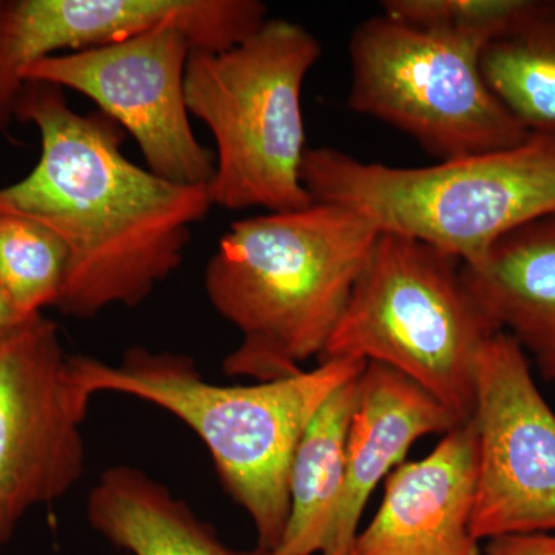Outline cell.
I'll return each instance as SVG.
<instances>
[{
    "label": "cell",
    "instance_id": "6da1fadb",
    "mask_svg": "<svg viewBox=\"0 0 555 555\" xmlns=\"http://www.w3.org/2000/svg\"><path fill=\"white\" fill-rule=\"evenodd\" d=\"M14 118L38 127L42 150L30 175L0 189V215L38 222L67 246L54 308L91 318L141 305L184 261L193 225L214 207L208 185L131 163L122 127L102 112H75L53 83L24 80Z\"/></svg>",
    "mask_w": 555,
    "mask_h": 555
},
{
    "label": "cell",
    "instance_id": "7a4b0ae2",
    "mask_svg": "<svg viewBox=\"0 0 555 555\" xmlns=\"http://www.w3.org/2000/svg\"><path fill=\"white\" fill-rule=\"evenodd\" d=\"M378 235L356 211L317 201L233 222L204 275L210 305L241 334L225 374L275 382L318 360Z\"/></svg>",
    "mask_w": 555,
    "mask_h": 555
},
{
    "label": "cell",
    "instance_id": "3957f363",
    "mask_svg": "<svg viewBox=\"0 0 555 555\" xmlns=\"http://www.w3.org/2000/svg\"><path fill=\"white\" fill-rule=\"evenodd\" d=\"M76 390L138 398L177 416L206 444L230 496L250 517L258 551L273 554L291 513L292 462L306 429L328 397L357 377L366 361H321L275 382L218 386L184 353L127 350L118 363L69 356Z\"/></svg>",
    "mask_w": 555,
    "mask_h": 555
},
{
    "label": "cell",
    "instance_id": "277c9868",
    "mask_svg": "<svg viewBox=\"0 0 555 555\" xmlns=\"http://www.w3.org/2000/svg\"><path fill=\"white\" fill-rule=\"evenodd\" d=\"M302 184L317 203L349 208L377 228L425 243L463 264L496 241L555 211V137L427 167L364 163L337 149H308Z\"/></svg>",
    "mask_w": 555,
    "mask_h": 555
},
{
    "label": "cell",
    "instance_id": "5b68a950",
    "mask_svg": "<svg viewBox=\"0 0 555 555\" xmlns=\"http://www.w3.org/2000/svg\"><path fill=\"white\" fill-rule=\"evenodd\" d=\"M320 57V40L281 17L232 49L192 51L185 104L217 145L208 184L214 206L288 211L313 204L301 179L308 152L301 91Z\"/></svg>",
    "mask_w": 555,
    "mask_h": 555
},
{
    "label": "cell",
    "instance_id": "8992f818",
    "mask_svg": "<svg viewBox=\"0 0 555 555\" xmlns=\"http://www.w3.org/2000/svg\"><path fill=\"white\" fill-rule=\"evenodd\" d=\"M502 328L467 287L462 261L379 233L321 361L396 369L459 418L476 411L478 360Z\"/></svg>",
    "mask_w": 555,
    "mask_h": 555
},
{
    "label": "cell",
    "instance_id": "52a82bcc",
    "mask_svg": "<svg viewBox=\"0 0 555 555\" xmlns=\"http://www.w3.org/2000/svg\"><path fill=\"white\" fill-rule=\"evenodd\" d=\"M480 49L382 13L350 36L349 108L414 139L438 160L516 147L529 137L481 69Z\"/></svg>",
    "mask_w": 555,
    "mask_h": 555
},
{
    "label": "cell",
    "instance_id": "ba28073f",
    "mask_svg": "<svg viewBox=\"0 0 555 555\" xmlns=\"http://www.w3.org/2000/svg\"><path fill=\"white\" fill-rule=\"evenodd\" d=\"M68 357L43 315L0 332V551L33 507L67 495L86 469L90 401Z\"/></svg>",
    "mask_w": 555,
    "mask_h": 555
},
{
    "label": "cell",
    "instance_id": "9c48e42d",
    "mask_svg": "<svg viewBox=\"0 0 555 555\" xmlns=\"http://www.w3.org/2000/svg\"><path fill=\"white\" fill-rule=\"evenodd\" d=\"M193 47L173 25L101 49L54 54L25 68L24 80L75 90L98 104L138 142L147 169L167 181L208 185L215 153L196 139L185 104Z\"/></svg>",
    "mask_w": 555,
    "mask_h": 555
},
{
    "label": "cell",
    "instance_id": "30bf717a",
    "mask_svg": "<svg viewBox=\"0 0 555 555\" xmlns=\"http://www.w3.org/2000/svg\"><path fill=\"white\" fill-rule=\"evenodd\" d=\"M478 477L470 532L480 540L555 532V412L505 332L478 360Z\"/></svg>",
    "mask_w": 555,
    "mask_h": 555
},
{
    "label": "cell",
    "instance_id": "8fae6325",
    "mask_svg": "<svg viewBox=\"0 0 555 555\" xmlns=\"http://www.w3.org/2000/svg\"><path fill=\"white\" fill-rule=\"evenodd\" d=\"M269 20L259 0H0V130L14 118L22 73L60 51L101 49L173 25L193 51L238 46Z\"/></svg>",
    "mask_w": 555,
    "mask_h": 555
},
{
    "label": "cell",
    "instance_id": "7c38bea8",
    "mask_svg": "<svg viewBox=\"0 0 555 555\" xmlns=\"http://www.w3.org/2000/svg\"><path fill=\"white\" fill-rule=\"evenodd\" d=\"M477 477L470 420L425 459L401 463L386 477L382 505L358 532L350 555H481L470 532Z\"/></svg>",
    "mask_w": 555,
    "mask_h": 555
},
{
    "label": "cell",
    "instance_id": "4fadbf2b",
    "mask_svg": "<svg viewBox=\"0 0 555 555\" xmlns=\"http://www.w3.org/2000/svg\"><path fill=\"white\" fill-rule=\"evenodd\" d=\"M460 425L465 423L406 375L367 363L347 434L345 499L326 555L352 553L369 496L404 463L415 441L447 436Z\"/></svg>",
    "mask_w": 555,
    "mask_h": 555
},
{
    "label": "cell",
    "instance_id": "5bb4252c",
    "mask_svg": "<svg viewBox=\"0 0 555 555\" xmlns=\"http://www.w3.org/2000/svg\"><path fill=\"white\" fill-rule=\"evenodd\" d=\"M463 278L539 374L555 383V211L496 241Z\"/></svg>",
    "mask_w": 555,
    "mask_h": 555
},
{
    "label": "cell",
    "instance_id": "9a60e30c",
    "mask_svg": "<svg viewBox=\"0 0 555 555\" xmlns=\"http://www.w3.org/2000/svg\"><path fill=\"white\" fill-rule=\"evenodd\" d=\"M87 518L94 531L130 555H275L232 550L188 502L129 465L102 473L90 491Z\"/></svg>",
    "mask_w": 555,
    "mask_h": 555
},
{
    "label": "cell",
    "instance_id": "2e32d148",
    "mask_svg": "<svg viewBox=\"0 0 555 555\" xmlns=\"http://www.w3.org/2000/svg\"><path fill=\"white\" fill-rule=\"evenodd\" d=\"M360 375L327 398L299 441L288 480L291 513L275 555H326L331 547L345 499L347 434Z\"/></svg>",
    "mask_w": 555,
    "mask_h": 555
},
{
    "label": "cell",
    "instance_id": "e0dca14e",
    "mask_svg": "<svg viewBox=\"0 0 555 555\" xmlns=\"http://www.w3.org/2000/svg\"><path fill=\"white\" fill-rule=\"evenodd\" d=\"M489 87L529 133L555 137V0H528L480 57Z\"/></svg>",
    "mask_w": 555,
    "mask_h": 555
},
{
    "label": "cell",
    "instance_id": "ac0fdd59",
    "mask_svg": "<svg viewBox=\"0 0 555 555\" xmlns=\"http://www.w3.org/2000/svg\"><path fill=\"white\" fill-rule=\"evenodd\" d=\"M60 236L30 219L0 215V291L21 317L56 306L67 275Z\"/></svg>",
    "mask_w": 555,
    "mask_h": 555
},
{
    "label": "cell",
    "instance_id": "d6986e66",
    "mask_svg": "<svg viewBox=\"0 0 555 555\" xmlns=\"http://www.w3.org/2000/svg\"><path fill=\"white\" fill-rule=\"evenodd\" d=\"M528 0H385L383 13L485 50L509 30Z\"/></svg>",
    "mask_w": 555,
    "mask_h": 555
},
{
    "label": "cell",
    "instance_id": "ffe728a7",
    "mask_svg": "<svg viewBox=\"0 0 555 555\" xmlns=\"http://www.w3.org/2000/svg\"><path fill=\"white\" fill-rule=\"evenodd\" d=\"M483 555H555V532L495 537L486 540Z\"/></svg>",
    "mask_w": 555,
    "mask_h": 555
},
{
    "label": "cell",
    "instance_id": "44dd1931",
    "mask_svg": "<svg viewBox=\"0 0 555 555\" xmlns=\"http://www.w3.org/2000/svg\"><path fill=\"white\" fill-rule=\"evenodd\" d=\"M25 320H28V318L21 317L20 313L16 312V309L11 306L9 298L0 291V332L16 326V324Z\"/></svg>",
    "mask_w": 555,
    "mask_h": 555
}]
</instances>
